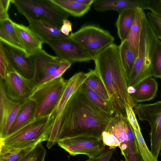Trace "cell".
<instances>
[{"mask_svg": "<svg viewBox=\"0 0 161 161\" xmlns=\"http://www.w3.org/2000/svg\"><path fill=\"white\" fill-rule=\"evenodd\" d=\"M148 0H95L94 8L99 12L115 10L119 13L131 8L148 9Z\"/></svg>", "mask_w": 161, "mask_h": 161, "instance_id": "17", "label": "cell"}, {"mask_svg": "<svg viewBox=\"0 0 161 161\" xmlns=\"http://www.w3.org/2000/svg\"><path fill=\"white\" fill-rule=\"evenodd\" d=\"M95 70L108 94L115 114L127 118L126 108L136 103L128 91L127 75L122 63L119 46L113 43L94 57Z\"/></svg>", "mask_w": 161, "mask_h": 161, "instance_id": "2", "label": "cell"}, {"mask_svg": "<svg viewBox=\"0 0 161 161\" xmlns=\"http://www.w3.org/2000/svg\"><path fill=\"white\" fill-rule=\"evenodd\" d=\"M60 30L64 35L69 36L70 32L72 31V24L68 19L64 20Z\"/></svg>", "mask_w": 161, "mask_h": 161, "instance_id": "40", "label": "cell"}, {"mask_svg": "<svg viewBox=\"0 0 161 161\" xmlns=\"http://www.w3.org/2000/svg\"><path fill=\"white\" fill-rule=\"evenodd\" d=\"M148 9L161 18V0H148Z\"/></svg>", "mask_w": 161, "mask_h": 161, "instance_id": "39", "label": "cell"}, {"mask_svg": "<svg viewBox=\"0 0 161 161\" xmlns=\"http://www.w3.org/2000/svg\"><path fill=\"white\" fill-rule=\"evenodd\" d=\"M0 47L10 67L24 77L33 79L35 64L33 55L0 41Z\"/></svg>", "mask_w": 161, "mask_h": 161, "instance_id": "13", "label": "cell"}, {"mask_svg": "<svg viewBox=\"0 0 161 161\" xmlns=\"http://www.w3.org/2000/svg\"><path fill=\"white\" fill-rule=\"evenodd\" d=\"M35 73L33 79L36 86L42 84L48 76L58 68L62 60L42 49L33 55Z\"/></svg>", "mask_w": 161, "mask_h": 161, "instance_id": "15", "label": "cell"}, {"mask_svg": "<svg viewBox=\"0 0 161 161\" xmlns=\"http://www.w3.org/2000/svg\"><path fill=\"white\" fill-rule=\"evenodd\" d=\"M111 118L79 90L71 96L59 116L52 121L48 141L54 144L59 140L78 136L102 141L103 132Z\"/></svg>", "mask_w": 161, "mask_h": 161, "instance_id": "1", "label": "cell"}, {"mask_svg": "<svg viewBox=\"0 0 161 161\" xmlns=\"http://www.w3.org/2000/svg\"><path fill=\"white\" fill-rule=\"evenodd\" d=\"M15 30L25 52L30 55L42 49L43 42L29 27L13 22Z\"/></svg>", "mask_w": 161, "mask_h": 161, "instance_id": "19", "label": "cell"}, {"mask_svg": "<svg viewBox=\"0 0 161 161\" xmlns=\"http://www.w3.org/2000/svg\"><path fill=\"white\" fill-rule=\"evenodd\" d=\"M55 4L75 17H81L90 9L91 6L83 5L75 0H51Z\"/></svg>", "mask_w": 161, "mask_h": 161, "instance_id": "27", "label": "cell"}, {"mask_svg": "<svg viewBox=\"0 0 161 161\" xmlns=\"http://www.w3.org/2000/svg\"><path fill=\"white\" fill-rule=\"evenodd\" d=\"M46 153L43 145L39 143L18 161H44Z\"/></svg>", "mask_w": 161, "mask_h": 161, "instance_id": "33", "label": "cell"}, {"mask_svg": "<svg viewBox=\"0 0 161 161\" xmlns=\"http://www.w3.org/2000/svg\"><path fill=\"white\" fill-rule=\"evenodd\" d=\"M148 22L157 38L161 40V18L151 12L147 14Z\"/></svg>", "mask_w": 161, "mask_h": 161, "instance_id": "34", "label": "cell"}, {"mask_svg": "<svg viewBox=\"0 0 161 161\" xmlns=\"http://www.w3.org/2000/svg\"><path fill=\"white\" fill-rule=\"evenodd\" d=\"M127 127L128 142L123 155L125 161H143L137 147L134 130L128 121Z\"/></svg>", "mask_w": 161, "mask_h": 161, "instance_id": "28", "label": "cell"}, {"mask_svg": "<svg viewBox=\"0 0 161 161\" xmlns=\"http://www.w3.org/2000/svg\"><path fill=\"white\" fill-rule=\"evenodd\" d=\"M11 3L26 18L44 20L59 29L70 15L51 0H11Z\"/></svg>", "mask_w": 161, "mask_h": 161, "instance_id": "5", "label": "cell"}, {"mask_svg": "<svg viewBox=\"0 0 161 161\" xmlns=\"http://www.w3.org/2000/svg\"><path fill=\"white\" fill-rule=\"evenodd\" d=\"M86 78L84 83L103 100L110 101L108 92L95 70L90 69L89 71L86 73Z\"/></svg>", "mask_w": 161, "mask_h": 161, "instance_id": "26", "label": "cell"}, {"mask_svg": "<svg viewBox=\"0 0 161 161\" xmlns=\"http://www.w3.org/2000/svg\"><path fill=\"white\" fill-rule=\"evenodd\" d=\"M36 106L35 102L29 98L25 100L10 127L6 136L25 126L35 119Z\"/></svg>", "mask_w": 161, "mask_h": 161, "instance_id": "20", "label": "cell"}, {"mask_svg": "<svg viewBox=\"0 0 161 161\" xmlns=\"http://www.w3.org/2000/svg\"><path fill=\"white\" fill-rule=\"evenodd\" d=\"M143 10L138 8L132 25L124 41L135 57L138 56L142 27Z\"/></svg>", "mask_w": 161, "mask_h": 161, "instance_id": "22", "label": "cell"}, {"mask_svg": "<svg viewBox=\"0 0 161 161\" xmlns=\"http://www.w3.org/2000/svg\"><path fill=\"white\" fill-rule=\"evenodd\" d=\"M29 27L43 43L51 39H60L68 37L60 31V29L49 22L42 20L27 18Z\"/></svg>", "mask_w": 161, "mask_h": 161, "instance_id": "18", "label": "cell"}, {"mask_svg": "<svg viewBox=\"0 0 161 161\" xmlns=\"http://www.w3.org/2000/svg\"><path fill=\"white\" fill-rule=\"evenodd\" d=\"M49 117L35 118L15 132L0 139V143L14 148H24L47 141L52 127Z\"/></svg>", "mask_w": 161, "mask_h": 161, "instance_id": "4", "label": "cell"}, {"mask_svg": "<svg viewBox=\"0 0 161 161\" xmlns=\"http://www.w3.org/2000/svg\"><path fill=\"white\" fill-rule=\"evenodd\" d=\"M66 81L61 77L36 87L29 97L36 104L35 118L50 115L58 103Z\"/></svg>", "mask_w": 161, "mask_h": 161, "instance_id": "6", "label": "cell"}, {"mask_svg": "<svg viewBox=\"0 0 161 161\" xmlns=\"http://www.w3.org/2000/svg\"><path fill=\"white\" fill-rule=\"evenodd\" d=\"M95 0H75V1L83 5L91 6L93 4Z\"/></svg>", "mask_w": 161, "mask_h": 161, "instance_id": "42", "label": "cell"}, {"mask_svg": "<svg viewBox=\"0 0 161 161\" xmlns=\"http://www.w3.org/2000/svg\"><path fill=\"white\" fill-rule=\"evenodd\" d=\"M121 161H123V160H121Z\"/></svg>", "mask_w": 161, "mask_h": 161, "instance_id": "43", "label": "cell"}, {"mask_svg": "<svg viewBox=\"0 0 161 161\" xmlns=\"http://www.w3.org/2000/svg\"><path fill=\"white\" fill-rule=\"evenodd\" d=\"M115 149L109 147L100 155L93 158H89L85 161H110Z\"/></svg>", "mask_w": 161, "mask_h": 161, "instance_id": "38", "label": "cell"}, {"mask_svg": "<svg viewBox=\"0 0 161 161\" xmlns=\"http://www.w3.org/2000/svg\"><path fill=\"white\" fill-rule=\"evenodd\" d=\"M160 155H161V153H160Z\"/></svg>", "mask_w": 161, "mask_h": 161, "instance_id": "45", "label": "cell"}, {"mask_svg": "<svg viewBox=\"0 0 161 161\" xmlns=\"http://www.w3.org/2000/svg\"><path fill=\"white\" fill-rule=\"evenodd\" d=\"M160 97H161V95H160Z\"/></svg>", "mask_w": 161, "mask_h": 161, "instance_id": "44", "label": "cell"}, {"mask_svg": "<svg viewBox=\"0 0 161 161\" xmlns=\"http://www.w3.org/2000/svg\"><path fill=\"white\" fill-rule=\"evenodd\" d=\"M98 108L111 118L115 114L110 101H105L95 93L86 84L83 83L79 89Z\"/></svg>", "mask_w": 161, "mask_h": 161, "instance_id": "25", "label": "cell"}, {"mask_svg": "<svg viewBox=\"0 0 161 161\" xmlns=\"http://www.w3.org/2000/svg\"><path fill=\"white\" fill-rule=\"evenodd\" d=\"M3 80L7 96L16 102L28 98L36 86L33 79L24 77L12 68Z\"/></svg>", "mask_w": 161, "mask_h": 161, "instance_id": "12", "label": "cell"}, {"mask_svg": "<svg viewBox=\"0 0 161 161\" xmlns=\"http://www.w3.org/2000/svg\"><path fill=\"white\" fill-rule=\"evenodd\" d=\"M127 118L115 114L109 119L102 134V141L105 145L110 148L119 147L123 156L127 147Z\"/></svg>", "mask_w": 161, "mask_h": 161, "instance_id": "10", "label": "cell"}, {"mask_svg": "<svg viewBox=\"0 0 161 161\" xmlns=\"http://www.w3.org/2000/svg\"><path fill=\"white\" fill-rule=\"evenodd\" d=\"M60 147L70 155H85L89 158H95L105 150V145L102 141L92 137L78 136L58 141Z\"/></svg>", "mask_w": 161, "mask_h": 161, "instance_id": "9", "label": "cell"}, {"mask_svg": "<svg viewBox=\"0 0 161 161\" xmlns=\"http://www.w3.org/2000/svg\"><path fill=\"white\" fill-rule=\"evenodd\" d=\"M86 78V73L81 72L76 73L66 81L58 103L49 116L50 119L53 121L59 116L71 96L79 90Z\"/></svg>", "mask_w": 161, "mask_h": 161, "instance_id": "16", "label": "cell"}, {"mask_svg": "<svg viewBox=\"0 0 161 161\" xmlns=\"http://www.w3.org/2000/svg\"><path fill=\"white\" fill-rule=\"evenodd\" d=\"M25 100L21 102H16L9 98L5 92L3 80L0 78V139H3L6 137L10 127Z\"/></svg>", "mask_w": 161, "mask_h": 161, "instance_id": "14", "label": "cell"}, {"mask_svg": "<svg viewBox=\"0 0 161 161\" xmlns=\"http://www.w3.org/2000/svg\"><path fill=\"white\" fill-rule=\"evenodd\" d=\"M153 76L161 78V42L158 40L154 48L152 59Z\"/></svg>", "mask_w": 161, "mask_h": 161, "instance_id": "32", "label": "cell"}, {"mask_svg": "<svg viewBox=\"0 0 161 161\" xmlns=\"http://www.w3.org/2000/svg\"><path fill=\"white\" fill-rule=\"evenodd\" d=\"M120 59L125 71L127 79L132 70L136 58L129 48L125 41L119 46Z\"/></svg>", "mask_w": 161, "mask_h": 161, "instance_id": "30", "label": "cell"}, {"mask_svg": "<svg viewBox=\"0 0 161 161\" xmlns=\"http://www.w3.org/2000/svg\"><path fill=\"white\" fill-rule=\"evenodd\" d=\"M134 108L139 120L147 121L150 124L151 151L157 159L161 149V101L136 104Z\"/></svg>", "mask_w": 161, "mask_h": 161, "instance_id": "8", "label": "cell"}, {"mask_svg": "<svg viewBox=\"0 0 161 161\" xmlns=\"http://www.w3.org/2000/svg\"><path fill=\"white\" fill-rule=\"evenodd\" d=\"M138 8L127 9L119 13L115 25L118 36L121 42L124 41L126 39L132 25Z\"/></svg>", "mask_w": 161, "mask_h": 161, "instance_id": "24", "label": "cell"}, {"mask_svg": "<svg viewBox=\"0 0 161 161\" xmlns=\"http://www.w3.org/2000/svg\"><path fill=\"white\" fill-rule=\"evenodd\" d=\"M127 119L133 130H141L133 108L128 107L126 108Z\"/></svg>", "mask_w": 161, "mask_h": 161, "instance_id": "37", "label": "cell"}, {"mask_svg": "<svg viewBox=\"0 0 161 161\" xmlns=\"http://www.w3.org/2000/svg\"><path fill=\"white\" fill-rule=\"evenodd\" d=\"M0 78L4 79L8 71L12 68L10 66L3 53L2 49L0 47Z\"/></svg>", "mask_w": 161, "mask_h": 161, "instance_id": "36", "label": "cell"}, {"mask_svg": "<svg viewBox=\"0 0 161 161\" xmlns=\"http://www.w3.org/2000/svg\"><path fill=\"white\" fill-rule=\"evenodd\" d=\"M46 43L51 47L56 56L72 64L88 62L94 58L79 44L69 36L63 39L50 40Z\"/></svg>", "mask_w": 161, "mask_h": 161, "instance_id": "11", "label": "cell"}, {"mask_svg": "<svg viewBox=\"0 0 161 161\" xmlns=\"http://www.w3.org/2000/svg\"><path fill=\"white\" fill-rule=\"evenodd\" d=\"M36 146L19 148L11 147L0 143V161H18Z\"/></svg>", "mask_w": 161, "mask_h": 161, "instance_id": "29", "label": "cell"}, {"mask_svg": "<svg viewBox=\"0 0 161 161\" xmlns=\"http://www.w3.org/2000/svg\"><path fill=\"white\" fill-rule=\"evenodd\" d=\"M11 0H0V9L8 12Z\"/></svg>", "mask_w": 161, "mask_h": 161, "instance_id": "41", "label": "cell"}, {"mask_svg": "<svg viewBox=\"0 0 161 161\" xmlns=\"http://www.w3.org/2000/svg\"><path fill=\"white\" fill-rule=\"evenodd\" d=\"M137 147L143 161H158L147 147L141 130H134Z\"/></svg>", "mask_w": 161, "mask_h": 161, "instance_id": "31", "label": "cell"}, {"mask_svg": "<svg viewBox=\"0 0 161 161\" xmlns=\"http://www.w3.org/2000/svg\"><path fill=\"white\" fill-rule=\"evenodd\" d=\"M158 89L157 81L152 77H149L142 81L136 86L131 96L136 103L149 101L155 97Z\"/></svg>", "mask_w": 161, "mask_h": 161, "instance_id": "21", "label": "cell"}, {"mask_svg": "<svg viewBox=\"0 0 161 161\" xmlns=\"http://www.w3.org/2000/svg\"><path fill=\"white\" fill-rule=\"evenodd\" d=\"M69 37L94 57L101 51L114 43L115 38L108 31L93 25L82 26Z\"/></svg>", "mask_w": 161, "mask_h": 161, "instance_id": "7", "label": "cell"}, {"mask_svg": "<svg viewBox=\"0 0 161 161\" xmlns=\"http://www.w3.org/2000/svg\"><path fill=\"white\" fill-rule=\"evenodd\" d=\"M0 41L25 51L10 18L0 21Z\"/></svg>", "mask_w": 161, "mask_h": 161, "instance_id": "23", "label": "cell"}, {"mask_svg": "<svg viewBox=\"0 0 161 161\" xmlns=\"http://www.w3.org/2000/svg\"><path fill=\"white\" fill-rule=\"evenodd\" d=\"M71 64V63L68 61L62 60L59 67L45 78L42 84L52 80L62 77L63 74L70 67Z\"/></svg>", "mask_w": 161, "mask_h": 161, "instance_id": "35", "label": "cell"}, {"mask_svg": "<svg viewBox=\"0 0 161 161\" xmlns=\"http://www.w3.org/2000/svg\"><path fill=\"white\" fill-rule=\"evenodd\" d=\"M158 40L150 27L144 13L142 19L138 56L127 79L128 87L135 88L145 79L153 77L152 57Z\"/></svg>", "mask_w": 161, "mask_h": 161, "instance_id": "3", "label": "cell"}]
</instances>
